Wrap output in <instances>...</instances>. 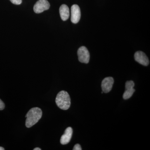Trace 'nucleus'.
Segmentation results:
<instances>
[{
    "label": "nucleus",
    "instance_id": "nucleus-14",
    "mask_svg": "<svg viewBox=\"0 0 150 150\" xmlns=\"http://www.w3.org/2000/svg\"><path fill=\"white\" fill-rule=\"evenodd\" d=\"M34 150H41V149L39 148H35V149H34Z\"/></svg>",
    "mask_w": 150,
    "mask_h": 150
},
{
    "label": "nucleus",
    "instance_id": "nucleus-3",
    "mask_svg": "<svg viewBox=\"0 0 150 150\" xmlns=\"http://www.w3.org/2000/svg\"><path fill=\"white\" fill-rule=\"evenodd\" d=\"M50 4L47 0H38L33 7V10L36 13H40L49 8Z\"/></svg>",
    "mask_w": 150,
    "mask_h": 150
},
{
    "label": "nucleus",
    "instance_id": "nucleus-13",
    "mask_svg": "<svg viewBox=\"0 0 150 150\" xmlns=\"http://www.w3.org/2000/svg\"><path fill=\"white\" fill-rule=\"evenodd\" d=\"M5 108V104L2 100L0 99V110H3Z\"/></svg>",
    "mask_w": 150,
    "mask_h": 150
},
{
    "label": "nucleus",
    "instance_id": "nucleus-1",
    "mask_svg": "<svg viewBox=\"0 0 150 150\" xmlns=\"http://www.w3.org/2000/svg\"><path fill=\"white\" fill-rule=\"evenodd\" d=\"M42 115V111L39 108H31L25 115L26 119L25 126L29 128L35 125L39 121Z\"/></svg>",
    "mask_w": 150,
    "mask_h": 150
},
{
    "label": "nucleus",
    "instance_id": "nucleus-6",
    "mask_svg": "<svg viewBox=\"0 0 150 150\" xmlns=\"http://www.w3.org/2000/svg\"><path fill=\"white\" fill-rule=\"evenodd\" d=\"M134 86L135 84L133 81H130L126 82L125 85L126 90L123 94V99H128L132 96L135 91V90L134 88Z\"/></svg>",
    "mask_w": 150,
    "mask_h": 150
},
{
    "label": "nucleus",
    "instance_id": "nucleus-10",
    "mask_svg": "<svg viewBox=\"0 0 150 150\" xmlns=\"http://www.w3.org/2000/svg\"><path fill=\"white\" fill-rule=\"evenodd\" d=\"M59 13L61 18L64 21H66L69 17V9L66 5L63 4L59 8Z\"/></svg>",
    "mask_w": 150,
    "mask_h": 150
},
{
    "label": "nucleus",
    "instance_id": "nucleus-11",
    "mask_svg": "<svg viewBox=\"0 0 150 150\" xmlns=\"http://www.w3.org/2000/svg\"><path fill=\"white\" fill-rule=\"evenodd\" d=\"M14 4L20 5L22 3V0H10Z\"/></svg>",
    "mask_w": 150,
    "mask_h": 150
},
{
    "label": "nucleus",
    "instance_id": "nucleus-5",
    "mask_svg": "<svg viewBox=\"0 0 150 150\" xmlns=\"http://www.w3.org/2000/svg\"><path fill=\"white\" fill-rule=\"evenodd\" d=\"M81 16L79 7L76 4L73 5L71 8V21L75 24L77 23L80 20Z\"/></svg>",
    "mask_w": 150,
    "mask_h": 150
},
{
    "label": "nucleus",
    "instance_id": "nucleus-8",
    "mask_svg": "<svg viewBox=\"0 0 150 150\" xmlns=\"http://www.w3.org/2000/svg\"><path fill=\"white\" fill-rule=\"evenodd\" d=\"M114 83V79L111 77L105 78L101 83V88L103 91L105 93L109 92L112 89Z\"/></svg>",
    "mask_w": 150,
    "mask_h": 150
},
{
    "label": "nucleus",
    "instance_id": "nucleus-9",
    "mask_svg": "<svg viewBox=\"0 0 150 150\" xmlns=\"http://www.w3.org/2000/svg\"><path fill=\"white\" fill-rule=\"evenodd\" d=\"M73 134V129L71 127L67 128L65 130L64 134L61 137L60 142L62 145L69 144Z\"/></svg>",
    "mask_w": 150,
    "mask_h": 150
},
{
    "label": "nucleus",
    "instance_id": "nucleus-12",
    "mask_svg": "<svg viewBox=\"0 0 150 150\" xmlns=\"http://www.w3.org/2000/svg\"><path fill=\"white\" fill-rule=\"evenodd\" d=\"M73 150H81L82 149L80 145L79 144H76L74 146V149H73Z\"/></svg>",
    "mask_w": 150,
    "mask_h": 150
},
{
    "label": "nucleus",
    "instance_id": "nucleus-7",
    "mask_svg": "<svg viewBox=\"0 0 150 150\" xmlns=\"http://www.w3.org/2000/svg\"><path fill=\"white\" fill-rule=\"evenodd\" d=\"M135 60L140 64L144 66H147L149 64V61L147 56L142 51H137L134 55Z\"/></svg>",
    "mask_w": 150,
    "mask_h": 150
},
{
    "label": "nucleus",
    "instance_id": "nucleus-2",
    "mask_svg": "<svg viewBox=\"0 0 150 150\" xmlns=\"http://www.w3.org/2000/svg\"><path fill=\"white\" fill-rule=\"evenodd\" d=\"M57 106L62 110H67L71 105V98L67 92L62 91L57 94L56 98Z\"/></svg>",
    "mask_w": 150,
    "mask_h": 150
},
{
    "label": "nucleus",
    "instance_id": "nucleus-15",
    "mask_svg": "<svg viewBox=\"0 0 150 150\" xmlns=\"http://www.w3.org/2000/svg\"><path fill=\"white\" fill-rule=\"evenodd\" d=\"M5 149L2 147L0 146V150H4Z\"/></svg>",
    "mask_w": 150,
    "mask_h": 150
},
{
    "label": "nucleus",
    "instance_id": "nucleus-4",
    "mask_svg": "<svg viewBox=\"0 0 150 150\" xmlns=\"http://www.w3.org/2000/svg\"><path fill=\"white\" fill-rule=\"evenodd\" d=\"M79 60L81 63L88 64L90 60L89 52L85 46H81L78 49Z\"/></svg>",
    "mask_w": 150,
    "mask_h": 150
}]
</instances>
